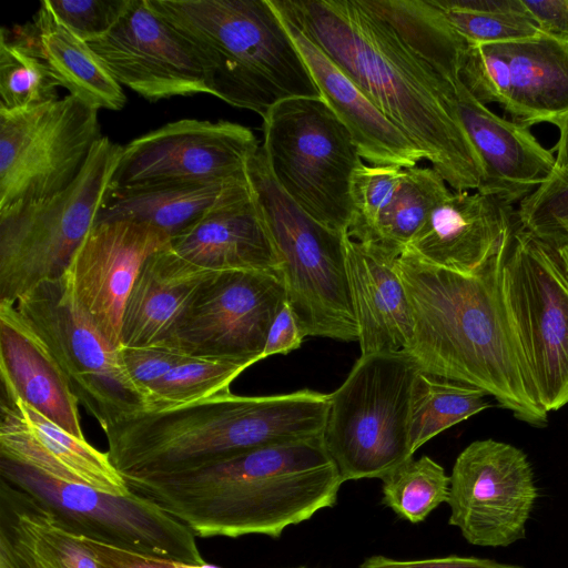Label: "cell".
Listing matches in <instances>:
<instances>
[{"mask_svg": "<svg viewBox=\"0 0 568 568\" xmlns=\"http://www.w3.org/2000/svg\"><path fill=\"white\" fill-rule=\"evenodd\" d=\"M333 60L423 152L456 192L484 175L457 112L456 88L365 0H270Z\"/></svg>", "mask_w": 568, "mask_h": 568, "instance_id": "1", "label": "cell"}, {"mask_svg": "<svg viewBox=\"0 0 568 568\" xmlns=\"http://www.w3.org/2000/svg\"><path fill=\"white\" fill-rule=\"evenodd\" d=\"M510 237L473 274L425 263L407 252L396 260L412 318L404 352L420 372L478 387L519 420L544 427L548 413L539 403L505 295Z\"/></svg>", "mask_w": 568, "mask_h": 568, "instance_id": "2", "label": "cell"}, {"mask_svg": "<svg viewBox=\"0 0 568 568\" xmlns=\"http://www.w3.org/2000/svg\"><path fill=\"white\" fill-rule=\"evenodd\" d=\"M199 537L266 535L336 504L343 480L322 438L267 445L195 469L124 478Z\"/></svg>", "mask_w": 568, "mask_h": 568, "instance_id": "3", "label": "cell"}, {"mask_svg": "<svg viewBox=\"0 0 568 568\" xmlns=\"http://www.w3.org/2000/svg\"><path fill=\"white\" fill-rule=\"evenodd\" d=\"M329 394L242 396L227 392L187 405L144 410L104 429L123 478L195 469L258 447L320 437Z\"/></svg>", "mask_w": 568, "mask_h": 568, "instance_id": "4", "label": "cell"}, {"mask_svg": "<svg viewBox=\"0 0 568 568\" xmlns=\"http://www.w3.org/2000/svg\"><path fill=\"white\" fill-rule=\"evenodd\" d=\"M201 58L212 95L262 116L292 98H322L270 0H149Z\"/></svg>", "mask_w": 568, "mask_h": 568, "instance_id": "5", "label": "cell"}, {"mask_svg": "<svg viewBox=\"0 0 568 568\" xmlns=\"http://www.w3.org/2000/svg\"><path fill=\"white\" fill-rule=\"evenodd\" d=\"M247 176L281 263L286 300L305 336L358 342L345 237L303 211L276 183L262 146Z\"/></svg>", "mask_w": 568, "mask_h": 568, "instance_id": "6", "label": "cell"}, {"mask_svg": "<svg viewBox=\"0 0 568 568\" xmlns=\"http://www.w3.org/2000/svg\"><path fill=\"white\" fill-rule=\"evenodd\" d=\"M123 146L102 135L63 191L0 210V302L61 277L97 224Z\"/></svg>", "mask_w": 568, "mask_h": 568, "instance_id": "7", "label": "cell"}, {"mask_svg": "<svg viewBox=\"0 0 568 568\" xmlns=\"http://www.w3.org/2000/svg\"><path fill=\"white\" fill-rule=\"evenodd\" d=\"M419 369L404 352L361 355L329 394L323 445L341 478H383L412 458L408 418Z\"/></svg>", "mask_w": 568, "mask_h": 568, "instance_id": "8", "label": "cell"}, {"mask_svg": "<svg viewBox=\"0 0 568 568\" xmlns=\"http://www.w3.org/2000/svg\"><path fill=\"white\" fill-rule=\"evenodd\" d=\"M262 150L280 187L310 216L347 233L351 184L363 162L345 124L322 98H292L263 118Z\"/></svg>", "mask_w": 568, "mask_h": 568, "instance_id": "9", "label": "cell"}, {"mask_svg": "<svg viewBox=\"0 0 568 568\" xmlns=\"http://www.w3.org/2000/svg\"><path fill=\"white\" fill-rule=\"evenodd\" d=\"M0 477L30 495L67 531L140 555L202 566L195 535L153 501L51 478L0 456Z\"/></svg>", "mask_w": 568, "mask_h": 568, "instance_id": "10", "label": "cell"}, {"mask_svg": "<svg viewBox=\"0 0 568 568\" xmlns=\"http://www.w3.org/2000/svg\"><path fill=\"white\" fill-rule=\"evenodd\" d=\"M63 372L79 403L106 429L148 410L113 346L75 301L64 275L44 282L16 304Z\"/></svg>", "mask_w": 568, "mask_h": 568, "instance_id": "11", "label": "cell"}, {"mask_svg": "<svg viewBox=\"0 0 568 568\" xmlns=\"http://www.w3.org/2000/svg\"><path fill=\"white\" fill-rule=\"evenodd\" d=\"M504 288L539 403L558 410L568 404V268L559 247L517 223Z\"/></svg>", "mask_w": 568, "mask_h": 568, "instance_id": "12", "label": "cell"}, {"mask_svg": "<svg viewBox=\"0 0 568 568\" xmlns=\"http://www.w3.org/2000/svg\"><path fill=\"white\" fill-rule=\"evenodd\" d=\"M98 114L70 94L0 110V210L67 189L102 136Z\"/></svg>", "mask_w": 568, "mask_h": 568, "instance_id": "13", "label": "cell"}, {"mask_svg": "<svg viewBox=\"0 0 568 568\" xmlns=\"http://www.w3.org/2000/svg\"><path fill=\"white\" fill-rule=\"evenodd\" d=\"M285 301V288L276 274L213 272L161 346L190 357L253 365L263 359L270 326Z\"/></svg>", "mask_w": 568, "mask_h": 568, "instance_id": "14", "label": "cell"}, {"mask_svg": "<svg viewBox=\"0 0 568 568\" xmlns=\"http://www.w3.org/2000/svg\"><path fill=\"white\" fill-rule=\"evenodd\" d=\"M449 479L448 521L469 544L507 547L525 538L538 494L523 450L494 439L475 440L456 458Z\"/></svg>", "mask_w": 568, "mask_h": 568, "instance_id": "15", "label": "cell"}, {"mask_svg": "<svg viewBox=\"0 0 568 568\" xmlns=\"http://www.w3.org/2000/svg\"><path fill=\"white\" fill-rule=\"evenodd\" d=\"M459 78L476 100L498 103L520 125L568 114V42L549 36L468 45Z\"/></svg>", "mask_w": 568, "mask_h": 568, "instance_id": "16", "label": "cell"}, {"mask_svg": "<svg viewBox=\"0 0 568 568\" xmlns=\"http://www.w3.org/2000/svg\"><path fill=\"white\" fill-rule=\"evenodd\" d=\"M260 146L253 131L235 122L178 120L124 145L112 184L245 179Z\"/></svg>", "mask_w": 568, "mask_h": 568, "instance_id": "17", "label": "cell"}, {"mask_svg": "<svg viewBox=\"0 0 568 568\" xmlns=\"http://www.w3.org/2000/svg\"><path fill=\"white\" fill-rule=\"evenodd\" d=\"M88 43L121 85L150 102L212 95L194 47L149 0H129L111 31Z\"/></svg>", "mask_w": 568, "mask_h": 568, "instance_id": "18", "label": "cell"}, {"mask_svg": "<svg viewBox=\"0 0 568 568\" xmlns=\"http://www.w3.org/2000/svg\"><path fill=\"white\" fill-rule=\"evenodd\" d=\"M158 229L126 220L97 223L77 248L63 274L87 316L115 347H121L122 318L144 262L168 247Z\"/></svg>", "mask_w": 568, "mask_h": 568, "instance_id": "19", "label": "cell"}, {"mask_svg": "<svg viewBox=\"0 0 568 568\" xmlns=\"http://www.w3.org/2000/svg\"><path fill=\"white\" fill-rule=\"evenodd\" d=\"M0 456L60 481L125 496L131 491L108 453L59 427L21 399L1 397Z\"/></svg>", "mask_w": 568, "mask_h": 568, "instance_id": "20", "label": "cell"}, {"mask_svg": "<svg viewBox=\"0 0 568 568\" xmlns=\"http://www.w3.org/2000/svg\"><path fill=\"white\" fill-rule=\"evenodd\" d=\"M518 223L513 206L478 191H450L407 245L420 261L473 274L491 260Z\"/></svg>", "mask_w": 568, "mask_h": 568, "instance_id": "21", "label": "cell"}, {"mask_svg": "<svg viewBox=\"0 0 568 568\" xmlns=\"http://www.w3.org/2000/svg\"><path fill=\"white\" fill-rule=\"evenodd\" d=\"M456 106L483 165L478 192L511 205L551 178L556 158L529 128L494 113L476 100L462 81L456 88Z\"/></svg>", "mask_w": 568, "mask_h": 568, "instance_id": "22", "label": "cell"}, {"mask_svg": "<svg viewBox=\"0 0 568 568\" xmlns=\"http://www.w3.org/2000/svg\"><path fill=\"white\" fill-rule=\"evenodd\" d=\"M1 397L21 399L69 434L85 439L79 399L48 346L18 311L0 302Z\"/></svg>", "mask_w": 568, "mask_h": 568, "instance_id": "23", "label": "cell"}, {"mask_svg": "<svg viewBox=\"0 0 568 568\" xmlns=\"http://www.w3.org/2000/svg\"><path fill=\"white\" fill-rule=\"evenodd\" d=\"M281 19L302 54L322 99L352 134L363 161L372 165H398L406 169L425 160L418 146L383 114L333 60L296 26Z\"/></svg>", "mask_w": 568, "mask_h": 568, "instance_id": "24", "label": "cell"}, {"mask_svg": "<svg viewBox=\"0 0 568 568\" xmlns=\"http://www.w3.org/2000/svg\"><path fill=\"white\" fill-rule=\"evenodd\" d=\"M248 176L212 181L111 184L97 223L126 220L146 224L170 239L212 212L252 196Z\"/></svg>", "mask_w": 568, "mask_h": 568, "instance_id": "25", "label": "cell"}, {"mask_svg": "<svg viewBox=\"0 0 568 568\" xmlns=\"http://www.w3.org/2000/svg\"><path fill=\"white\" fill-rule=\"evenodd\" d=\"M170 247L210 272L258 271L281 277L280 257L253 194L212 212L172 237Z\"/></svg>", "mask_w": 568, "mask_h": 568, "instance_id": "26", "label": "cell"}, {"mask_svg": "<svg viewBox=\"0 0 568 568\" xmlns=\"http://www.w3.org/2000/svg\"><path fill=\"white\" fill-rule=\"evenodd\" d=\"M346 266L361 355L405 351L412 335L409 304L396 260L345 237Z\"/></svg>", "mask_w": 568, "mask_h": 568, "instance_id": "27", "label": "cell"}, {"mask_svg": "<svg viewBox=\"0 0 568 568\" xmlns=\"http://www.w3.org/2000/svg\"><path fill=\"white\" fill-rule=\"evenodd\" d=\"M211 273L180 257L170 245L151 255L125 304L121 347L163 345Z\"/></svg>", "mask_w": 568, "mask_h": 568, "instance_id": "28", "label": "cell"}, {"mask_svg": "<svg viewBox=\"0 0 568 568\" xmlns=\"http://www.w3.org/2000/svg\"><path fill=\"white\" fill-rule=\"evenodd\" d=\"M19 36L36 49L58 84L70 95L97 110L124 108L126 97L122 85L89 43L61 23L44 0L32 22L20 28Z\"/></svg>", "mask_w": 568, "mask_h": 568, "instance_id": "29", "label": "cell"}, {"mask_svg": "<svg viewBox=\"0 0 568 568\" xmlns=\"http://www.w3.org/2000/svg\"><path fill=\"white\" fill-rule=\"evenodd\" d=\"M0 530L29 568H99L82 537L60 527L30 495L1 477Z\"/></svg>", "mask_w": 568, "mask_h": 568, "instance_id": "30", "label": "cell"}, {"mask_svg": "<svg viewBox=\"0 0 568 568\" xmlns=\"http://www.w3.org/2000/svg\"><path fill=\"white\" fill-rule=\"evenodd\" d=\"M400 38L454 85L468 43L449 26L432 0H365Z\"/></svg>", "mask_w": 568, "mask_h": 568, "instance_id": "31", "label": "cell"}, {"mask_svg": "<svg viewBox=\"0 0 568 568\" xmlns=\"http://www.w3.org/2000/svg\"><path fill=\"white\" fill-rule=\"evenodd\" d=\"M450 193L432 166L404 169L399 187L364 243L368 248L398 258L430 212Z\"/></svg>", "mask_w": 568, "mask_h": 568, "instance_id": "32", "label": "cell"}, {"mask_svg": "<svg viewBox=\"0 0 568 568\" xmlns=\"http://www.w3.org/2000/svg\"><path fill=\"white\" fill-rule=\"evenodd\" d=\"M483 389L438 378L416 375L409 405L408 446L415 452L449 427L489 407Z\"/></svg>", "mask_w": 568, "mask_h": 568, "instance_id": "33", "label": "cell"}, {"mask_svg": "<svg viewBox=\"0 0 568 568\" xmlns=\"http://www.w3.org/2000/svg\"><path fill=\"white\" fill-rule=\"evenodd\" d=\"M468 43L486 44L540 34L523 0H432Z\"/></svg>", "mask_w": 568, "mask_h": 568, "instance_id": "34", "label": "cell"}, {"mask_svg": "<svg viewBox=\"0 0 568 568\" xmlns=\"http://www.w3.org/2000/svg\"><path fill=\"white\" fill-rule=\"evenodd\" d=\"M60 85L36 49L20 36L0 33V110L28 109L59 99Z\"/></svg>", "mask_w": 568, "mask_h": 568, "instance_id": "35", "label": "cell"}, {"mask_svg": "<svg viewBox=\"0 0 568 568\" xmlns=\"http://www.w3.org/2000/svg\"><path fill=\"white\" fill-rule=\"evenodd\" d=\"M251 365L186 356L148 389V410L174 408L231 392V383Z\"/></svg>", "mask_w": 568, "mask_h": 568, "instance_id": "36", "label": "cell"}, {"mask_svg": "<svg viewBox=\"0 0 568 568\" xmlns=\"http://www.w3.org/2000/svg\"><path fill=\"white\" fill-rule=\"evenodd\" d=\"M382 480V503L412 524L424 521L449 495V477L428 456L407 459Z\"/></svg>", "mask_w": 568, "mask_h": 568, "instance_id": "37", "label": "cell"}, {"mask_svg": "<svg viewBox=\"0 0 568 568\" xmlns=\"http://www.w3.org/2000/svg\"><path fill=\"white\" fill-rule=\"evenodd\" d=\"M404 169L398 165H372L364 161L355 169L351 184L352 219L347 235L364 243L381 215L393 201Z\"/></svg>", "mask_w": 568, "mask_h": 568, "instance_id": "38", "label": "cell"}, {"mask_svg": "<svg viewBox=\"0 0 568 568\" xmlns=\"http://www.w3.org/2000/svg\"><path fill=\"white\" fill-rule=\"evenodd\" d=\"M519 225L555 245L568 244V171L551 178L520 201Z\"/></svg>", "mask_w": 568, "mask_h": 568, "instance_id": "39", "label": "cell"}, {"mask_svg": "<svg viewBox=\"0 0 568 568\" xmlns=\"http://www.w3.org/2000/svg\"><path fill=\"white\" fill-rule=\"evenodd\" d=\"M70 31L85 42L94 41L115 26L129 0H44Z\"/></svg>", "mask_w": 568, "mask_h": 568, "instance_id": "40", "label": "cell"}, {"mask_svg": "<svg viewBox=\"0 0 568 568\" xmlns=\"http://www.w3.org/2000/svg\"><path fill=\"white\" fill-rule=\"evenodd\" d=\"M120 355L128 374L145 397L152 385L186 357L174 348L161 345L120 347Z\"/></svg>", "mask_w": 568, "mask_h": 568, "instance_id": "41", "label": "cell"}, {"mask_svg": "<svg viewBox=\"0 0 568 568\" xmlns=\"http://www.w3.org/2000/svg\"><path fill=\"white\" fill-rule=\"evenodd\" d=\"M82 538L93 552L99 568H220L210 564L195 566L174 560L149 557L93 541L84 537Z\"/></svg>", "mask_w": 568, "mask_h": 568, "instance_id": "42", "label": "cell"}, {"mask_svg": "<svg viewBox=\"0 0 568 568\" xmlns=\"http://www.w3.org/2000/svg\"><path fill=\"white\" fill-rule=\"evenodd\" d=\"M358 568H524L476 557L447 556L419 560H396L381 555L366 558Z\"/></svg>", "mask_w": 568, "mask_h": 568, "instance_id": "43", "label": "cell"}, {"mask_svg": "<svg viewBox=\"0 0 568 568\" xmlns=\"http://www.w3.org/2000/svg\"><path fill=\"white\" fill-rule=\"evenodd\" d=\"M304 337L305 335L286 300L270 326L262 358L274 354H288L301 346Z\"/></svg>", "mask_w": 568, "mask_h": 568, "instance_id": "44", "label": "cell"}, {"mask_svg": "<svg viewBox=\"0 0 568 568\" xmlns=\"http://www.w3.org/2000/svg\"><path fill=\"white\" fill-rule=\"evenodd\" d=\"M542 34L568 42V0H523Z\"/></svg>", "mask_w": 568, "mask_h": 568, "instance_id": "45", "label": "cell"}, {"mask_svg": "<svg viewBox=\"0 0 568 568\" xmlns=\"http://www.w3.org/2000/svg\"><path fill=\"white\" fill-rule=\"evenodd\" d=\"M555 125L559 130V139L554 148L556 169L568 171V114L558 120Z\"/></svg>", "mask_w": 568, "mask_h": 568, "instance_id": "46", "label": "cell"}, {"mask_svg": "<svg viewBox=\"0 0 568 568\" xmlns=\"http://www.w3.org/2000/svg\"><path fill=\"white\" fill-rule=\"evenodd\" d=\"M0 568H29L2 530H0Z\"/></svg>", "mask_w": 568, "mask_h": 568, "instance_id": "47", "label": "cell"}, {"mask_svg": "<svg viewBox=\"0 0 568 568\" xmlns=\"http://www.w3.org/2000/svg\"><path fill=\"white\" fill-rule=\"evenodd\" d=\"M300 568H305V567H300Z\"/></svg>", "mask_w": 568, "mask_h": 568, "instance_id": "48", "label": "cell"}]
</instances>
